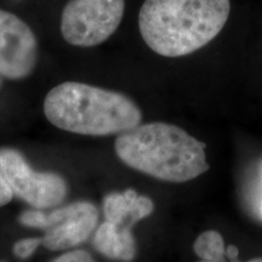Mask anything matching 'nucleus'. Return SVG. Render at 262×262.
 <instances>
[{
  "mask_svg": "<svg viewBox=\"0 0 262 262\" xmlns=\"http://www.w3.org/2000/svg\"><path fill=\"white\" fill-rule=\"evenodd\" d=\"M229 12V0H145L139 14V28L156 54L181 57L217 37Z\"/></svg>",
  "mask_w": 262,
  "mask_h": 262,
  "instance_id": "1",
  "label": "nucleus"
},
{
  "mask_svg": "<svg viewBox=\"0 0 262 262\" xmlns=\"http://www.w3.org/2000/svg\"><path fill=\"white\" fill-rule=\"evenodd\" d=\"M205 143L172 124L155 122L120 134L116 153L129 168L166 182L191 181L209 170Z\"/></svg>",
  "mask_w": 262,
  "mask_h": 262,
  "instance_id": "2",
  "label": "nucleus"
},
{
  "mask_svg": "<svg viewBox=\"0 0 262 262\" xmlns=\"http://www.w3.org/2000/svg\"><path fill=\"white\" fill-rule=\"evenodd\" d=\"M44 114L58 129L86 136L120 135L142 120L139 106L126 95L78 81L52 88Z\"/></svg>",
  "mask_w": 262,
  "mask_h": 262,
  "instance_id": "3",
  "label": "nucleus"
},
{
  "mask_svg": "<svg viewBox=\"0 0 262 262\" xmlns=\"http://www.w3.org/2000/svg\"><path fill=\"white\" fill-rule=\"evenodd\" d=\"M18 222L27 227L42 229L41 245L51 251H61L78 247L86 242L98 222V210L90 202H75L50 212L26 210Z\"/></svg>",
  "mask_w": 262,
  "mask_h": 262,
  "instance_id": "4",
  "label": "nucleus"
},
{
  "mask_svg": "<svg viewBox=\"0 0 262 262\" xmlns=\"http://www.w3.org/2000/svg\"><path fill=\"white\" fill-rule=\"evenodd\" d=\"M125 0H70L61 16L68 44L91 48L110 39L122 24Z\"/></svg>",
  "mask_w": 262,
  "mask_h": 262,
  "instance_id": "5",
  "label": "nucleus"
},
{
  "mask_svg": "<svg viewBox=\"0 0 262 262\" xmlns=\"http://www.w3.org/2000/svg\"><path fill=\"white\" fill-rule=\"evenodd\" d=\"M0 170L16 196L35 209H51L66 199L67 183L56 172H39L14 148L0 149Z\"/></svg>",
  "mask_w": 262,
  "mask_h": 262,
  "instance_id": "6",
  "label": "nucleus"
},
{
  "mask_svg": "<svg viewBox=\"0 0 262 262\" xmlns=\"http://www.w3.org/2000/svg\"><path fill=\"white\" fill-rule=\"evenodd\" d=\"M38 40L32 28L12 12L0 9V75L21 80L37 66Z\"/></svg>",
  "mask_w": 262,
  "mask_h": 262,
  "instance_id": "7",
  "label": "nucleus"
},
{
  "mask_svg": "<svg viewBox=\"0 0 262 262\" xmlns=\"http://www.w3.org/2000/svg\"><path fill=\"white\" fill-rule=\"evenodd\" d=\"M103 215L107 221L119 226L134 227L137 222L148 217L155 210V203L146 195H139L135 189L113 192L103 198Z\"/></svg>",
  "mask_w": 262,
  "mask_h": 262,
  "instance_id": "8",
  "label": "nucleus"
},
{
  "mask_svg": "<svg viewBox=\"0 0 262 262\" xmlns=\"http://www.w3.org/2000/svg\"><path fill=\"white\" fill-rule=\"evenodd\" d=\"M133 227L104 221L95 229L94 248L111 260L130 262L135 258L136 243Z\"/></svg>",
  "mask_w": 262,
  "mask_h": 262,
  "instance_id": "9",
  "label": "nucleus"
},
{
  "mask_svg": "<svg viewBox=\"0 0 262 262\" xmlns=\"http://www.w3.org/2000/svg\"><path fill=\"white\" fill-rule=\"evenodd\" d=\"M193 250L202 260L214 261L226 256L224 238L216 231H206L198 235L193 244Z\"/></svg>",
  "mask_w": 262,
  "mask_h": 262,
  "instance_id": "10",
  "label": "nucleus"
},
{
  "mask_svg": "<svg viewBox=\"0 0 262 262\" xmlns=\"http://www.w3.org/2000/svg\"><path fill=\"white\" fill-rule=\"evenodd\" d=\"M39 245H41V238H25L19 239L16 242L12 248L14 255L16 257L21 258V260H26V258L31 257L34 251L37 250Z\"/></svg>",
  "mask_w": 262,
  "mask_h": 262,
  "instance_id": "11",
  "label": "nucleus"
},
{
  "mask_svg": "<svg viewBox=\"0 0 262 262\" xmlns=\"http://www.w3.org/2000/svg\"><path fill=\"white\" fill-rule=\"evenodd\" d=\"M52 262H96L93 256L84 250H74L61 255L57 258H55Z\"/></svg>",
  "mask_w": 262,
  "mask_h": 262,
  "instance_id": "12",
  "label": "nucleus"
},
{
  "mask_svg": "<svg viewBox=\"0 0 262 262\" xmlns=\"http://www.w3.org/2000/svg\"><path fill=\"white\" fill-rule=\"evenodd\" d=\"M14 195V192H12L11 187L6 181L4 173L0 170V208L8 205L12 201Z\"/></svg>",
  "mask_w": 262,
  "mask_h": 262,
  "instance_id": "13",
  "label": "nucleus"
},
{
  "mask_svg": "<svg viewBox=\"0 0 262 262\" xmlns=\"http://www.w3.org/2000/svg\"><path fill=\"white\" fill-rule=\"evenodd\" d=\"M226 255L232 262H238V255L239 250L235 245H229V247L226 249Z\"/></svg>",
  "mask_w": 262,
  "mask_h": 262,
  "instance_id": "14",
  "label": "nucleus"
},
{
  "mask_svg": "<svg viewBox=\"0 0 262 262\" xmlns=\"http://www.w3.org/2000/svg\"><path fill=\"white\" fill-rule=\"evenodd\" d=\"M201 262H226L225 257H221L219 258V260H214V261H208V260H202ZM248 262H262V257H256V258H253V260L248 261Z\"/></svg>",
  "mask_w": 262,
  "mask_h": 262,
  "instance_id": "15",
  "label": "nucleus"
},
{
  "mask_svg": "<svg viewBox=\"0 0 262 262\" xmlns=\"http://www.w3.org/2000/svg\"><path fill=\"white\" fill-rule=\"evenodd\" d=\"M0 85H2V79H0Z\"/></svg>",
  "mask_w": 262,
  "mask_h": 262,
  "instance_id": "16",
  "label": "nucleus"
},
{
  "mask_svg": "<svg viewBox=\"0 0 262 262\" xmlns=\"http://www.w3.org/2000/svg\"><path fill=\"white\" fill-rule=\"evenodd\" d=\"M0 262H3V261H0Z\"/></svg>",
  "mask_w": 262,
  "mask_h": 262,
  "instance_id": "17",
  "label": "nucleus"
}]
</instances>
